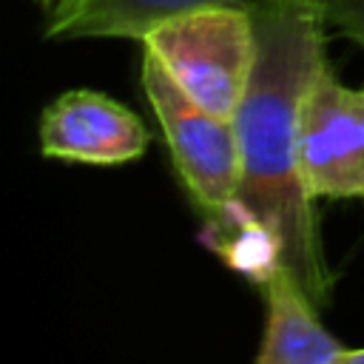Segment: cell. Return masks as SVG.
<instances>
[{"mask_svg":"<svg viewBox=\"0 0 364 364\" xmlns=\"http://www.w3.org/2000/svg\"><path fill=\"white\" fill-rule=\"evenodd\" d=\"M256 63L233 114L242 182L233 228L259 239L270 270H287L321 307L330 273L313 196L299 171V111L310 80L327 65L324 11L304 0H250Z\"/></svg>","mask_w":364,"mask_h":364,"instance_id":"6da1fadb","label":"cell"},{"mask_svg":"<svg viewBox=\"0 0 364 364\" xmlns=\"http://www.w3.org/2000/svg\"><path fill=\"white\" fill-rule=\"evenodd\" d=\"M142 91L156 114L185 191L213 225L233 228L242 182V154L233 119L191 100L148 48H142Z\"/></svg>","mask_w":364,"mask_h":364,"instance_id":"3957f363","label":"cell"},{"mask_svg":"<svg viewBox=\"0 0 364 364\" xmlns=\"http://www.w3.org/2000/svg\"><path fill=\"white\" fill-rule=\"evenodd\" d=\"M139 43L191 100L233 119L256 63V26L250 6H193L151 26Z\"/></svg>","mask_w":364,"mask_h":364,"instance_id":"7a4b0ae2","label":"cell"},{"mask_svg":"<svg viewBox=\"0 0 364 364\" xmlns=\"http://www.w3.org/2000/svg\"><path fill=\"white\" fill-rule=\"evenodd\" d=\"M34 3L46 11V20H48V17H54L57 11H63V9L68 6V0H34Z\"/></svg>","mask_w":364,"mask_h":364,"instance_id":"30bf717a","label":"cell"},{"mask_svg":"<svg viewBox=\"0 0 364 364\" xmlns=\"http://www.w3.org/2000/svg\"><path fill=\"white\" fill-rule=\"evenodd\" d=\"M299 171L313 199H364V88L324 65L299 111Z\"/></svg>","mask_w":364,"mask_h":364,"instance_id":"277c9868","label":"cell"},{"mask_svg":"<svg viewBox=\"0 0 364 364\" xmlns=\"http://www.w3.org/2000/svg\"><path fill=\"white\" fill-rule=\"evenodd\" d=\"M321 11L330 26H336L364 51V0H327Z\"/></svg>","mask_w":364,"mask_h":364,"instance_id":"ba28073f","label":"cell"},{"mask_svg":"<svg viewBox=\"0 0 364 364\" xmlns=\"http://www.w3.org/2000/svg\"><path fill=\"white\" fill-rule=\"evenodd\" d=\"M336 364H364V347H358V350L344 347V353L336 358Z\"/></svg>","mask_w":364,"mask_h":364,"instance_id":"9c48e42d","label":"cell"},{"mask_svg":"<svg viewBox=\"0 0 364 364\" xmlns=\"http://www.w3.org/2000/svg\"><path fill=\"white\" fill-rule=\"evenodd\" d=\"M264 333L253 364H336L344 344L321 324L318 304L282 267L264 279Z\"/></svg>","mask_w":364,"mask_h":364,"instance_id":"8992f818","label":"cell"},{"mask_svg":"<svg viewBox=\"0 0 364 364\" xmlns=\"http://www.w3.org/2000/svg\"><path fill=\"white\" fill-rule=\"evenodd\" d=\"M205 3H236L250 0H68L63 11L46 20V37L80 40V37H131L139 40L159 20L205 6Z\"/></svg>","mask_w":364,"mask_h":364,"instance_id":"52a82bcc","label":"cell"},{"mask_svg":"<svg viewBox=\"0 0 364 364\" xmlns=\"http://www.w3.org/2000/svg\"><path fill=\"white\" fill-rule=\"evenodd\" d=\"M304 3H313V6H318V9H321V6L327 3V0H304Z\"/></svg>","mask_w":364,"mask_h":364,"instance_id":"8fae6325","label":"cell"},{"mask_svg":"<svg viewBox=\"0 0 364 364\" xmlns=\"http://www.w3.org/2000/svg\"><path fill=\"white\" fill-rule=\"evenodd\" d=\"M145 122L108 94L74 88L43 108L40 151L48 159L80 165H125L145 154Z\"/></svg>","mask_w":364,"mask_h":364,"instance_id":"5b68a950","label":"cell"}]
</instances>
